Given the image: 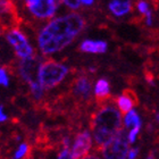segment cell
Masks as SVG:
<instances>
[{"label":"cell","mask_w":159,"mask_h":159,"mask_svg":"<svg viewBox=\"0 0 159 159\" xmlns=\"http://www.w3.org/2000/svg\"><path fill=\"white\" fill-rule=\"evenodd\" d=\"M10 85V75L6 67L0 66V86L8 88Z\"/></svg>","instance_id":"obj_17"},{"label":"cell","mask_w":159,"mask_h":159,"mask_svg":"<svg viewBox=\"0 0 159 159\" xmlns=\"http://www.w3.org/2000/svg\"><path fill=\"white\" fill-rule=\"evenodd\" d=\"M41 63L42 59L37 55L29 59L20 60L17 64V73L20 80L26 83L27 85L38 81V73Z\"/></svg>","instance_id":"obj_7"},{"label":"cell","mask_w":159,"mask_h":159,"mask_svg":"<svg viewBox=\"0 0 159 159\" xmlns=\"http://www.w3.org/2000/svg\"><path fill=\"white\" fill-rule=\"evenodd\" d=\"M136 9H138V11H139L141 15H143V16H146L147 14L151 11L149 7V3L147 2L146 0H140V1H138V3H136Z\"/></svg>","instance_id":"obj_18"},{"label":"cell","mask_w":159,"mask_h":159,"mask_svg":"<svg viewBox=\"0 0 159 159\" xmlns=\"http://www.w3.org/2000/svg\"><path fill=\"white\" fill-rule=\"evenodd\" d=\"M85 29V20L77 13L64 14L48 20L37 34L38 49L42 56H51L68 47Z\"/></svg>","instance_id":"obj_1"},{"label":"cell","mask_w":159,"mask_h":159,"mask_svg":"<svg viewBox=\"0 0 159 159\" xmlns=\"http://www.w3.org/2000/svg\"><path fill=\"white\" fill-rule=\"evenodd\" d=\"M31 16L39 20H50L56 17L60 0H23Z\"/></svg>","instance_id":"obj_5"},{"label":"cell","mask_w":159,"mask_h":159,"mask_svg":"<svg viewBox=\"0 0 159 159\" xmlns=\"http://www.w3.org/2000/svg\"><path fill=\"white\" fill-rule=\"evenodd\" d=\"M57 159H73V158H72L70 150L67 149V148H64L63 151H60V153L58 155V158Z\"/></svg>","instance_id":"obj_21"},{"label":"cell","mask_w":159,"mask_h":159,"mask_svg":"<svg viewBox=\"0 0 159 159\" xmlns=\"http://www.w3.org/2000/svg\"><path fill=\"white\" fill-rule=\"evenodd\" d=\"M25 159H31V158H30V157H29V158H25Z\"/></svg>","instance_id":"obj_31"},{"label":"cell","mask_w":159,"mask_h":159,"mask_svg":"<svg viewBox=\"0 0 159 159\" xmlns=\"http://www.w3.org/2000/svg\"><path fill=\"white\" fill-rule=\"evenodd\" d=\"M80 2H81V5H83V6L90 7L94 3V0H80Z\"/></svg>","instance_id":"obj_25"},{"label":"cell","mask_w":159,"mask_h":159,"mask_svg":"<svg viewBox=\"0 0 159 159\" xmlns=\"http://www.w3.org/2000/svg\"><path fill=\"white\" fill-rule=\"evenodd\" d=\"M129 150L127 134L122 129L110 142L101 148V153L103 159H126Z\"/></svg>","instance_id":"obj_6"},{"label":"cell","mask_w":159,"mask_h":159,"mask_svg":"<svg viewBox=\"0 0 159 159\" xmlns=\"http://www.w3.org/2000/svg\"><path fill=\"white\" fill-rule=\"evenodd\" d=\"M123 124L125 129H133V127H141L142 122L140 118V115L135 109L129 110V113L124 114L123 117Z\"/></svg>","instance_id":"obj_14"},{"label":"cell","mask_w":159,"mask_h":159,"mask_svg":"<svg viewBox=\"0 0 159 159\" xmlns=\"http://www.w3.org/2000/svg\"><path fill=\"white\" fill-rule=\"evenodd\" d=\"M1 156H2V153H1V151H0V159H1Z\"/></svg>","instance_id":"obj_30"},{"label":"cell","mask_w":159,"mask_h":159,"mask_svg":"<svg viewBox=\"0 0 159 159\" xmlns=\"http://www.w3.org/2000/svg\"><path fill=\"white\" fill-rule=\"evenodd\" d=\"M92 83L91 80L86 75H80L77 79H75L72 86V92L74 96L81 99H88L91 96L92 92Z\"/></svg>","instance_id":"obj_9"},{"label":"cell","mask_w":159,"mask_h":159,"mask_svg":"<svg viewBox=\"0 0 159 159\" xmlns=\"http://www.w3.org/2000/svg\"><path fill=\"white\" fill-rule=\"evenodd\" d=\"M138 153H139V149H138V148L129 149V153H127V159H135L136 157H138Z\"/></svg>","instance_id":"obj_23"},{"label":"cell","mask_w":159,"mask_h":159,"mask_svg":"<svg viewBox=\"0 0 159 159\" xmlns=\"http://www.w3.org/2000/svg\"><path fill=\"white\" fill-rule=\"evenodd\" d=\"M156 119L157 122H159V114H156Z\"/></svg>","instance_id":"obj_27"},{"label":"cell","mask_w":159,"mask_h":159,"mask_svg":"<svg viewBox=\"0 0 159 159\" xmlns=\"http://www.w3.org/2000/svg\"><path fill=\"white\" fill-rule=\"evenodd\" d=\"M92 134L90 131H83L79 133L74 140L73 147H72V158L82 159L88 156L89 151L92 148Z\"/></svg>","instance_id":"obj_8"},{"label":"cell","mask_w":159,"mask_h":159,"mask_svg":"<svg viewBox=\"0 0 159 159\" xmlns=\"http://www.w3.org/2000/svg\"><path fill=\"white\" fill-rule=\"evenodd\" d=\"M2 32H3V30H2V29H1V26H0V34L2 33Z\"/></svg>","instance_id":"obj_28"},{"label":"cell","mask_w":159,"mask_h":159,"mask_svg":"<svg viewBox=\"0 0 159 159\" xmlns=\"http://www.w3.org/2000/svg\"><path fill=\"white\" fill-rule=\"evenodd\" d=\"M60 3H64L67 8L72 10H77L81 7L80 0H60Z\"/></svg>","instance_id":"obj_19"},{"label":"cell","mask_w":159,"mask_h":159,"mask_svg":"<svg viewBox=\"0 0 159 159\" xmlns=\"http://www.w3.org/2000/svg\"><path fill=\"white\" fill-rule=\"evenodd\" d=\"M82 159H101V158H99V157L96 156V155H90V156H86Z\"/></svg>","instance_id":"obj_26"},{"label":"cell","mask_w":159,"mask_h":159,"mask_svg":"<svg viewBox=\"0 0 159 159\" xmlns=\"http://www.w3.org/2000/svg\"><path fill=\"white\" fill-rule=\"evenodd\" d=\"M146 24L148 26H151V25H152V13H151V11L146 15Z\"/></svg>","instance_id":"obj_24"},{"label":"cell","mask_w":159,"mask_h":159,"mask_svg":"<svg viewBox=\"0 0 159 159\" xmlns=\"http://www.w3.org/2000/svg\"><path fill=\"white\" fill-rule=\"evenodd\" d=\"M108 9L115 17L126 16L132 10L131 0H111L108 3Z\"/></svg>","instance_id":"obj_11"},{"label":"cell","mask_w":159,"mask_h":159,"mask_svg":"<svg viewBox=\"0 0 159 159\" xmlns=\"http://www.w3.org/2000/svg\"><path fill=\"white\" fill-rule=\"evenodd\" d=\"M140 129L141 127H133V129H129V132L127 133V141H129V143L135 142L136 136H138V134L140 132Z\"/></svg>","instance_id":"obj_20"},{"label":"cell","mask_w":159,"mask_h":159,"mask_svg":"<svg viewBox=\"0 0 159 159\" xmlns=\"http://www.w3.org/2000/svg\"><path fill=\"white\" fill-rule=\"evenodd\" d=\"M70 74V68L64 63L58 60H42L40 65L38 81L44 90H51L65 81Z\"/></svg>","instance_id":"obj_3"},{"label":"cell","mask_w":159,"mask_h":159,"mask_svg":"<svg viewBox=\"0 0 159 159\" xmlns=\"http://www.w3.org/2000/svg\"><path fill=\"white\" fill-rule=\"evenodd\" d=\"M8 119V115L5 111V107L2 105H0V123H5Z\"/></svg>","instance_id":"obj_22"},{"label":"cell","mask_w":159,"mask_h":159,"mask_svg":"<svg viewBox=\"0 0 159 159\" xmlns=\"http://www.w3.org/2000/svg\"><path fill=\"white\" fill-rule=\"evenodd\" d=\"M93 93L97 100L105 101L110 94V84L107 79H99L93 86Z\"/></svg>","instance_id":"obj_13"},{"label":"cell","mask_w":159,"mask_h":159,"mask_svg":"<svg viewBox=\"0 0 159 159\" xmlns=\"http://www.w3.org/2000/svg\"><path fill=\"white\" fill-rule=\"evenodd\" d=\"M148 159H153V158H152V156H151V155H150V156H149V158H148Z\"/></svg>","instance_id":"obj_29"},{"label":"cell","mask_w":159,"mask_h":159,"mask_svg":"<svg viewBox=\"0 0 159 159\" xmlns=\"http://www.w3.org/2000/svg\"><path fill=\"white\" fill-rule=\"evenodd\" d=\"M80 50L85 53L102 55L108 50V43L103 40H83L80 44Z\"/></svg>","instance_id":"obj_10"},{"label":"cell","mask_w":159,"mask_h":159,"mask_svg":"<svg viewBox=\"0 0 159 159\" xmlns=\"http://www.w3.org/2000/svg\"><path fill=\"white\" fill-rule=\"evenodd\" d=\"M116 105L118 110L122 114L129 113V110L134 109V105H135V100L133 94L129 92H124L119 94L116 98Z\"/></svg>","instance_id":"obj_12"},{"label":"cell","mask_w":159,"mask_h":159,"mask_svg":"<svg viewBox=\"0 0 159 159\" xmlns=\"http://www.w3.org/2000/svg\"><path fill=\"white\" fill-rule=\"evenodd\" d=\"M5 38L20 60L29 59L35 56L33 46L31 44L27 35L20 29L11 27L9 30L5 31Z\"/></svg>","instance_id":"obj_4"},{"label":"cell","mask_w":159,"mask_h":159,"mask_svg":"<svg viewBox=\"0 0 159 159\" xmlns=\"http://www.w3.org/2000/svg\"><path fill=\"white\" fill-rule=\"evenodd\" d=\"M31 153V147L27 142H22L18 144L13 155L10 156L9 159H25L29 158Z\"/></svg>","instance_id":"obj_15"},{"label":"cell","mask_w":159,"mask_h":159,"mask_svg":"<svg viewBox=\"0 0 159 159\" xmlns=\"http://www.w3.org/2000/svg\"><path fill=\"white\" fill-rule=\"evenodd\" d=\"M29 88H30L31 96H32V98H33L35 101H40V100L43 99V97H44V91H46V90L43 89L39 81H35V82L29 84Z\"/></svg>","instance_id":"obj_16"},{"label":"cell","mask_w":159,"mask_h":159,"mask_svg":"<svg viewBox=\"0 0 159 159\" xmlns=\"http://www.w3.org/2000/svg\"><path fill=\"white\" fill-rule=\"evenodd\" d=\"M122 113L113 103H105L92 118V136L100 149L116 136L123 129Z\"/></svg>","instance_id":"obj_2"}]
</instances>
